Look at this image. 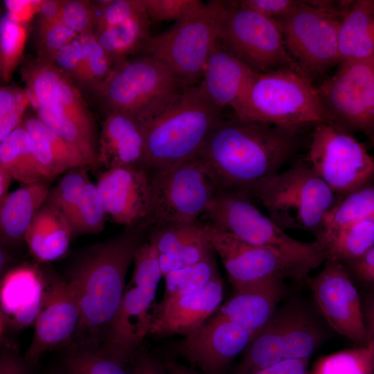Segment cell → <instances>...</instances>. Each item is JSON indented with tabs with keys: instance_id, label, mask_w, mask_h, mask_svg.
I'll return each instance as SVG.
<instances>
[{
	"instance_id": "obj_1",
	"label": "cell",
	"mask_w": 374,
	"mask_h": 374,
	"mask_svg": "<svg viewBox=\"0 0 374 374\" xmlns=\"http://www.w3.org/2000/svg\"><path fill=\"white\" fill-rule=\"evenodd\" d=\"M301 133L244 121L233 114L219 122L197 157L220 190L251 196L257 184L280 172L296 157L301 147Z\"/></svg>"
},
{
	"instance_id": "obj_2",
	"label": "cell",
	"mask_w": 374,
	"mask_h": 374,
	"mask_svg": "<svg viewBox=\"0 0 374 374\" xmlns=\"http://www.w3.org/2000/svg\"><path fill=\"white\" fill-rule=\"evenodd\" d=\"M147 234L148 229L142 226L125 228L87 247L70 266L66 280L80 311L75 346H101L122 300L128 269Z\"/></svg>"
},
{
	"instance_id": "obj_3",
	"label": "cell",
	"mask_w": 374,
	"mask_h": 374,
	"mask_svg": "<svg viewBox=\"0 0 374 374\" xmlns=\"http://www.w3.org/2000/svg\"><path fill=\"white\" fill-rule=\"evenodd\" d=\"M20 74L37 117L87 166H98L99 132L77 84L52 62L38 57H24Z\"/></svg>"
},
{
	"instance_id": "obj_4",
	"label": "cell",
	"mask_w": 374,
	"mask_h": 374,
	"mask_svg": "<svg viewBox=\"0 0 374 374\" xmlns=\"http://www.w3.org/2000/svg\"><path fill=\"white\" fill-rule=\"evenodd\" d=\"M222 112L200 84L185 87L161 113L143 124L145 165L161 170L197 157L224 118Z\"/></svg>"
},
{
	"instance_id": "obj_5",
	"label": "cell",
	"mask_w": 374,
	"mask_h": 374,
	"mask_svg": "<svg viewBox=\"0 0 374 374\" xmlns=\"http://www.w3.org/2000/svg\"><path fill=\"white\" fill-rule=\"evenodd\" d=\"M251 196L259 199L269 217L283 231H305L315 239L323 233L328 215L341 200L305 157L261 180Z\"/></svg>"
},
{
	"instance_id": "obj_6",
	"label": "cell",
	"mask_w": 374,
	"mask_h": 374,
	"mask_svg": "<svg viewBox=\"0 0 374 374\" xmlns=\"http://www.w3.org/2000/svg\"><path fill=\"white\" fill-rule=\"evenodd\" d=\"M202 217L217 229L273 251L305 278L326 260L318 240L305 242L288 235L258 210L247 193L220 190Z\"/></svg>"
},
{
	"instance_id": "obj_7",
	"label": "cell",
	"mask_w": 374,
	"mask_h": 374,
	"mask_svg": "<svg viewBox=\"0 0 374 374\" xmlns=\"http://www.w3.org/2000/svg\"><path fill=\"white\" fill-rule=\"evenodd\" d=\"M185 88L158 60L142 55L116 65L89 92L104 114L118 112L144 124L161 113Z\"/></svg>"
},
{
	"instance_id": "obj_8",
	"label": "cell",
	"mask_w": 374,
	"mask_h": 374,
	"mask_svg": "<svg viewBox=\"0 0 374 374\" xmlns=\"http://www.w3.org/2000/svg\"><path fill=\"white\" fill-rule=\"evenodd\" d=\"M234 115L303 132L327 123L317 87L298 72L281 69L257 73Z\"/></svg>"
},
{
	"instance_id": "obj_9",
	"label": "cell",
	"mask_w": 374,
	"mask_h": 374,
	"mask_svg": "<svg viewBox=\"0 0 374 374\" xmlns=\"http://www.w3.org/2000/svg\"><path fill=\"white\" fill-rule=\"evenodd\" d=\"M226 2L209 1L191 17L152 36L139 53L162 62L185 87L195 85L217 40Z\"/></svg>"
},
{
	"instance_id": "obj_10",
	"label": "cell",
	"mask_w": 374,
	"mask_h": 374,
	"mask_svg": "<svg viewBox=\"0 0 374 374\" xmlns=\"http://www.w3.org/2000/svg\"><path fill=\"white\" fill-rule=\"evenodd\" d=\"M217 40L256 73L288 69L299 73L276 22L245 6L240 1L226 2Z\"/></svg>"
},
{
	"instance_id": "obj_11",
	"label": "cell",
	"mask_w": 374,
	"mask_h": 374,
	"mask_svg": "<svg viewBox=\"0 0 374 374\" xmlns=\"http://www.w3.org/2000/svg\"><path fill=\"white\" fill-rule=\"evenodd\" d=\"M341 19L312 1L299 0L290 13L276 21L298 71L312 82L340 63Z\"/></svg>"
},
{
	"instance_id": "obj_12",
	"label": "cell",
	"mask_w": 374,
	"mask_h": 374,
	"mask_svg": "<svg viewBox=\"0 0 374 374\" xmlns=\"http://www.w3.org/2000/svg\"><path fill=\"white\" fill-rule=\"evenodd\" d=\"M316 87L327 123L353 135L374 132V55L340 62Z\"/></svg>"
},
{
	"instance_id": "obj_13",
	"label": "cell",
	"mask_w": 374,
	"mask_h": 374,
	"mask_svg": "<svg viewBox=\"0 0 374 374\" xmlns=\"http://www.w3.org/2000/svg\"><path fill=\"white\" fill-rule=\"evenodd\" d=\"M155 197L146 228L199 220L220 188L202 160L195 157L154 170Z\"/></svg>"
},
{
	"instance_id": "obj_14",
	"label": "cell",
	"mask_w": 374,
	"mask_h": 374,
	"mask_svg": "<svg viewBox=\"0 0 374 374\" xmlns=\"http://www.w3.org/2000/svg\"><path fill=\"white\" fill-rule=\"evenodd\" d=\"M305 158L340 199L374 179V158L366 146L326 122L312 128Z\"/></svg>"
},
{
	"instance_id": "obj_15",
	"label": "cell",
	"mask_w": 374,
	"mask_h": 374,
	"mask_svg": "<svg viewBox=\"0 0 374 374\" xmlns=\"http://www.w3.org/2000/svg\"><path fill=\"white\" fill-rule=\"evenodd\" d=\"M205 236L226 271L233 292L273 278H305L273 251L249 243L202 221Z\"/></svg>"
},
{
	"instance_id": "obj_16",
	"label": "cell",
	"mask_w": 374,
	"mask_h": 374,
	"mask_svg": "<svg viewBox=\"0 0 374 374\" xmlns=\"http://www.w3.org/2000/svg\"><path fill=\"white\" fill-rule=\"evenodd\" d=\"M254 335L253 332L215 312L190 335L173 341L169 350L203 374H225Z\"/></svg>"
},
{
	"instance_id": "obj_17",
	"label": "cell",
	"mask_w": 374,
	"mask_h": 374,
	"mask_svg": "<svg viewBox=\"0 0 374 374\" xmlns=\"http://www.w3.org/2000/svg\"><path fill=\"white\" fill-rule=\"evenodd\" d=\"M305 281L329 325L338 333L358 345L368 343L362 305L345 265L326 260L317 274Z\"/></svg>"
},
{
	"instance_id": "obj_18",
	"label": "cell",
	"mask_w": 374,
	"mask_h": 374,
	"mask_svg": "<svg viewBox=\"0 0 374 374\" xmlns=\"http://www.w3.org/2000/svg\"><path fill=\"white\" fill-rule=\"evenodd\" d=\"M154 175L145 164L113 168L98 175L96 185L116 223L146 228L154 204Z\"/></svg>"
},
{
	"instance_id": "obj_19",
	"label": "cell",
	"mask_w": 374,
	"mask_h": 374,
	"mask_svg": "<svg viewBox=\"0 0 374 374\" xmlns=\"http://www.w3.org/2000/svg\"><path fill=\"white\" fill-rule=\"evenodd\" d=\"M79 317L78 300L71 285L66 279L47 271L44 301L24 356L38 364L46 352L74 347Z\"/></svg>"
},
{
	"instance_id": "obj_20",
	"label": "cell",
	"mask_w": 374,
	"mask_h": 374,
	"mask_svg": "<svg viewBox=\"0 0 374 374\" xmlns=\"http://www.w3.org/2000/svg\"><path fill=\"white\" fill-rule=\"evenodd\" d=\"M93 33L109 57L112 67L140 53L151 38L150 20L143 0L93 1Z\"/></svg>"
},
{
	"instance_id": "obj_21",
	"label": "cell",
	"mask_w": 374,
	"mask_h": 374,
	"mask_svg": "<svg viewBox=\"0 0 374 374\" xmlns=\"http://www.w3.org/2000/svg\"><path fill=\"white\" fill-rule=\"evenodd\" d=\"M47 271L37 264L15 266L1 277L0 288L1 345L17 347L15 338L34 327L46 286Z\"/></svg>"
},
{
	"instance_id": "obj_22",
	"label": "cell",
	"mask_w": 374,
	"mask_h": 374,
	"mask_svg": "<svg viewBox=\"0 0 374 374\" xmlns=\"http://www.w3.org/2000/svg\"><path fill=\"white\" fill-rule=\"evenodd\" d=\"M157 287L130 281L113 318L100 349L115 360L132 362L150 334Z\"/></svg>"
},
{
	"instance_id": "obj_23",
	"label": "cell",
	"mask_w": 374,
	"mask_h": 374,
	"mask_svg": "<svg viewBox=\"0 0 374 374\" xmlns=\"http://www.w3.org/2000/svg\"><path fill=\"white\" fill-rule=\"evenodd\" d=\"M224 282L220 276L192 294L163 299L156 303L150 334L186 337L206 322L220 308Z\"/></svg>"
},
{
	"instance_id": "obj_24",
	"label": "cell",
	"mask_w": 374,
	"mask_h": 374,
	"mask_svg": "<svg viewBox=\"0 0 374 374\" xmlns=\"http://www.w3.org/2000/svg\"><path fill=\"white\" fill-rule=\"evenodd\" d=\"M257 73L217 40L204 65L200 85L215 105L222 109L230 107L234 111Z\"/></svg>"
},
{
	"instance_id": "obj_25",
	"label": "cell",
	"mask_w": 374,
	"mask_h": 374,
	"mask_svg": "<svg viewBox=\"0 0 374 374\" xmlns=\"http://www.w3.org/2000/svg\"><path fill=\"white\" fill-rule=\"evenodd\" d=\"M145 148L143 123L118 112L105 114L99 132L98 166L107 170L145 164Z\"/></svg>"
},
{
	"instance_id": "obj_26",
	"label": "cell",
	"mask_w": 374,
	"mask_h": 374,
	"mask_svg": "<svg viewBox=\"0 0 374 374\" xmlns=\"http://www.w3.org/2000/svg\"><path fill=\"white\" fill-rule=\"evenodd\" d=\"M283 280L273 278L233 292L215 313L256 335L275 313L284 294Z\"/></svg>"
},
{
	"instance_id": "obj_27",
	"label": "cell",
	"mask_w": 374,
	"mask_h": 374,
	"mask_svg": "<svg viewBox=\"0 0 374 374\" xmlns=\"http://www.w3.org/2000/svg\"><path fill=\"white\" fill-rule=\"evenodd\" d=\"M51 188L49 181L24 184L0 199L1 246L8 250L25 242L28 229Z\"/></svg>"
},
{
	"instance_id": "obj_28",
	"label": "cell",
	"mask_w": 374,
	"mask_h": 374,
	"mask_svg": "<svg viewBox=\"0 0 374 374\" xmlns=\"http://www.w3.org/2000/svg\"><path fill=\"white\" fill-rule=\"evenodd\" d=\"M73 236L69 219L46 201L28 228L25 242L30 256L41 264L63 257Z\"/></svg>"
},
{
	"instance_id": "obj_29",
	"label": "cell",
	"mask_w": 374,
	"mask_h": 374,
	"mask_svg": "<svg viewBox=\"0 0 374 374\" xmlns=\"http://www.w3.org/2000/svg\"><path fill=\"white\" fill-rule=\"evenodd\" d=\"M21 125L32 136L37 166L44 181L51 182L74 167L87 166L68 144L49 129L35 112L26 113Z\"/></svg>"
},
{
	"instance_id": "obj_30",
	"label": "cell",
	"mask_w": 374,
	"mask_h": 374,
	"mask_svg": "<svg viewBox=\"0 0 374 374\" xmlns=\"http://www.w3.org/2000/svg\"><path fill=\"white\" fill-rule=\"evenodd\" d=\"M148 242L159 253L180 256L187 265L200 262L215 251L208 242L202 221L154 225L148 229Z\"/></svg>"
},
{
	"instance_id": "obj_31",
	"label": "cell",
	"mask_w": 374,
	"mask_h": 374,
	"mask_svg": "<svg viewBox=\"0 0 374 374\" xmlns=\"http://www.w3.org/2000/svg\"><path fill=\"white\" fill-rule=\"evenodd\" d=\"M340 62L374 55V0H350L341 19Z\"/></svg>"
},
{
	"instance_id": "obj_32",
	"label": "cell",
	"mask_w": 374,
	"mask_h": 374,
	"mask_svg": "<svg viewBox=\"0 0 374 374\" xmlns=\"http://www.w3.org/2000/svg\"><path fill=\"white\" fill-rule=\"evenodd\" d=\"M0 168L23 184L44 181L37 166L32 136L21 124L0 141Z\"/></svg>"
},
{
	"instance_id": "obj_33",
	"label": "cell",
	"mask_w": 374,
	"mask_h": 374,
	"mask_svg": "<svg viewBox=\"0 0 374 374\" xmlns=\"http://www.w3.org/2000/svg\"><path fill=\"white\" fill-rule=\"evenodd\" d=\"M315 240L321 244L326 260L343 264L355 260L374 246V219L354 222Z\"/></svg>"
},
{
	"instance_id": "obj_34",
	"label": "cell",
	"mask_w": 374,
	"mask_h": 374,
	"mask_svg": "<svg viewBox=\"0 0 374 374\" xmlns=\"http://www.w3.org/2000/svg\"><path fill=\"white\" fill-rule=\"evenodd\" d=\"M374 219V181L343 197L328 215L324 230L317 239L354 222Z\"/></svg>"
},
{
	"instance_id": "obj_35",
	"label": "cell",
	"mask_w": 374,
	"mask_h": 374,
	"mask_svg": "<svg viewBox=\"0 0 374 374\" xmlns=\"http://www.w3.org/2000/svg\"><path fill=\"white\" fill-rule=\"evenodd\" d=\"M308 374H374V339L365 345L322 356Z\"/></svg>"
},
{
	"instance_id": "obj_36",
	"label": "cell",
	"mask_w": 374,
	"mask_h": 374,
	"mask_svg": "<svg viewBox=\"0 0 374 374\" xmlns=\"http://www.w3.org/2000/svg\"><path fill=\"white\" fill-rule=\"evenodd\" d=\"M122 364L98 348L74 347L66 350L60 366L64 374H132Z\"/></svg>"
},
{
	"instance_id": "obj_37",
	"label": "cell",
	"mask_w": 374,
	"mask_h": 374,
	"mask_svg": "<svg viewBox=\"0 0 374 374\" xmlns=\"http://www.w3.org/2000/svg\"><path fill=\"white\" fill-rule=\"evenodd\" d=\"M28 25L17 22L6 12L0 23V76L4 83L12 78L14 71L22 62Z\"/></svg>"
},
{
	"instance_id": "obj_38",
	"label": "cell",
	"mask_w": 374,
	"mask_h": 374,
	"mask_svg": "<svg viewBox=\"0 0 374 374\" xmlns=\"http://www.w3.org/2000/svg\"><path fill=\"white\" fill-rule=\"evenodd\" d=\"M108 215L96 185L89 180L69 220L74 236L103 231Z\"/></svg>"
},
{
	"instance_id": "obj_39",
	"label": "cell",
	"mask_w": 374,
	"mask_h": 374,
	"mask_svg": "<svg viewBox=\"0 0 374 374\" xmlns=\"http://www.w3.org/2000/svg\"><path fill=\"white\" fill-rule=\"evenodd\" d=\"M88 168L85 166L71 168L50 190L46 202L55 206L69 220L90 180Z\"/></svg>"
},
{
	"instance_id": "obj_40",
	"label": "cell",
	"mask_w": 374,
	"mask_h": 374,
	"mask_svg": "<svg viewBox=\"0 0 374 374\" xmlns=\"http://www.w3.org/2000/svg\"><path fill=\"white\" fill-rule=\"evenodd\" d=\"M30 105L26 88L15 84L0 88V141L18 127Z\"/></svg>"
},
{
	"instance_id": "obj_41",
	"label": "cell",
	"mask_w": 374,
	"mask_h": 374,
	"mask_svg": "<svg viewBox=\"0 0 374 374\" xmlns=\"http://www.w3.org/2000/svg\"><path fill=\"white\" fill-rule=\"evenodd\" d=\"M78 39L82 46L89 80L87 91H90L105 79L112 69V63L93 32L79 35Z\"/></svg>"
},
{
	"instance_id": "obj_42",
	"label": "cell",
	"mask_w": 374,
	"mask_h": 374,
	"mask_svg": "<svg viewBox=\"0 0 374 374\" xmlns=\"http://www.w3.org/2000/svg\"><path fill=\"white\" fill-rule=\"evenodd\" d=\"M150 21H184L199 12L206 3L199 0H143Z\"/></svg>"
},
{
	"instance_id": "obj_43",
	"label": "cell",
	"mask_w": 374,
	"mask_h": 374,
	"mask_svg": "<svg viewBox=\"0 0 374 374\" xmlns=\"http://www.w3.org/2000/svg\"><path fill=\"white\" fill-rule=\"evenodd\" d=\"M78 35L61 21L51 24H37V57L53 62L56 53L62 47L71 43Z\"/></svg>"
},
{
	"instance_id": "obj_44",
	"label": "cell",
	"mask_w": 374,
	"mask_h": 374,
	"mask_svg": "<svg viewBox=\"0 0 374 374\" xmlns=\"http://www.w3.org/2000/svg\"><path fill=\"white\" fill-rule=\"evenodd\" d=\"M52 62L69 75L80 89H88L89 80L78 37L62 47L56 53Z\"/></svg>"
},
{
	"instance_id": "obj_45",
	"label": "cell",
	"mask_w": 374,
	"mask_h": 374,
	"mask_svg": "<svg viewBox=\"0 0 374 374\" xmlns=\"http://www.w3.org/2000/svg\"><path fill=\"white\" fill-rule=\"evenodd\" d=\"M60 21L78 35L93 32V3L85 0H64Z\"/></svg>"
},
{
	"instance_id": "obj_46",
	"label": "cell",
	"mask_w": 374,
	"mask_h": 374,
	"mask_svg": "<svg viewBox=\"0 0 374 374\" xmlns=\"http://www.w3.org/2000/svg\"><path fill=\"white\" fill-rule=\"evenodd\" d=\"M38 364L21 355L18 347L1 345L0 374H38Z\"/></svg>"
},
{
	"instance_id": "obj_47",
	"label": "cell",
	"mask_w": 374,
	"mask_h": 374,
	"mask_svg": "<svg viewBox=\"0 0 374 374\" xmlns=\"http://www.w3.org/2000/svg\"><path fill=\"white\" fill-rule=\"evenodd\" d=\"M245 6L277 21L290 13L296 6L299 0H242Z\"/></svg>"
},
{
	"instance_id": "obj_48",
	"label": "cell",
	"mask_w": 374,
	"mask_h": 374,
	"mask_svg": "<svg viewBox=\"0 0 374 374\" xmlns=\"http://www.w3.org/2000/svg\"><path fill=\"white\" fill-rule=\"evenodd\" d=\"M43 0L4 1L7 14L12 20L28 25L35 15L39 12Z\"/></svg>"
},
{
	"instance_id": "obj_49",
	"label": "cell",
	"mask_w": 374,
	"mask_h": 374,
	"mask_svg": "<svg viewBox=\"0 0 374 374\" xmlns=\"http://www.w3.org/2000/svg\"><path fill=\"white\" fill-rule=\"evenodd\" d=\"M132 364V374H166L163 363L142 345L135 355Z\"/></svg>"
},
{
	"instance_id": "obj_50",
	"label": "cell",
	"mask_w": 374,
	"mask_h": 374,
	"mask_svg": "<svg viewBox=\"0 0 374 374\" xmlns=\"http://www.w3.org/2000/svg\"><path fill=\"white\" fill-rule=\"evenodd\" d=\"M309 359L284 360L252 374H308Z\"/></svg>"
},
{
	"instance_id": "obj_51",
	"label": "cell",
	"mask_w": 374,
	"mask_h": 374,
	"mask_svg": "<svg viewBox=\"0 0 374 374\" xmlns=\"http://www.w3.org/2000/svg\"><path fill=\"white\" fill-rule=\"evenodd\" d=\"M64 0H43L37 13V24L60 21Z\"/></svg>"
},
{
	"instance_id": "obj_52",
	"label": "cell",
	"mask_w": 374,
	"mask_h": 374,
	"mask_svg": "<svg viewBox=\"0 0 374 374\" xmlns=\"http://www.w3.org/2000/svg\"><path fill=\"white\" fill-rule=\"evenodd\" d=\"M159 262L163 277L171 271L187 266L180 256L173 253H159Z\"/></svg>"
},
{
	"instance_id": "obj_53",
	"label": "cell",
	"mask_w": 374,
	"mask_h": 374,
	"mask_svg": "<svg viewBox=\"0 0 374 374\" xmlns=\"http://www.w3.org/2000/svg\"><path fill=\"white\" fill-rule=\"evenodd\" d=\"M362 312L368 341L374 339V292L366 297Z\"/></svg>"
},
{
	"instance_id": "obj_54",
	"label": "cell",
	"mask_w": 374,
	"mask_h": 374,
	"mask_svg": "<svg viewBox=\"0 0 374 374\" xmlns=\"http://www.w3.org/2000/svg\"><path fill=\"white\" fill-rule=\"evenodd\" d=\"M166 374H203L197 370L172 359L164 361Z\"/></svg>"
},
{
	"instance_id": "obj_55",
	"label": "cell",
	"mask_w": 374,
	"mask_h": 374,
	"mask_svg": "<svg viewBox=\"0 0 374 374\" xmlns=\"http://www.w3.org/2000/svg\"><path fill=\"white\" fill-rule=\"evenodd\" d=\"M14 262V258L8 250L1 246L0 248V274L1 277L10 271Z\"/></svg>"
},
{
	"instance_id": "obj_56",
	"label": "cell",
	"mask_w": 374,
	"mask_h": 374,
	"mask_svg": "<svg viewBox=\"0 0 374 374\" xmlns=\"http://www.w3.org/2000/svg\"><path fill=\"white\" fill-rule=\"evenodd\" d=\"M12 175L6 169L0 168V199L6 196L12 180Z\"/></svg>"
},
{
	"instance_id": "obj_57",
	"label": "cell",
	"mask_w": 374,
	"mask_h": 374,
	"mask_svg": "<svg viewBox=\"0 0 374 374\" xmlns=\"http://www.w3.org/2000/svg\"><path fill=\"white\" fill-rule=\"evenodd\" d=\"M368 139H367V143L368 144V145L373 149L374 150V132L371 134L368 137H367Z\"/></svg>"
},
{
	"instance_id": "obj_58",
	"label": "cell",
	"mask_w": 374,
	"mask_h": 374,
	"mask_svg": "<svg viewBox=\"0 0 374 374\" xmlns=\"http://www.w3.org/2000/svg\"><path fill=\"white\" fill-rule=\"evenodd\" d=\"M38 374H64V373L62 370L61 369V368L60 367L57 370H54V371H48L43 373H38Z\"/></svg>"
},
{
	"instance_id": "obj_59",
	"label": "cell",
	"mask_w": 374,
	"mask_h": 374,
	"mask_svg": "<svg viewBox=\"0 0 374 374\" xmlns=\"http://www.w3.org/2000/svg\"><path fill=\"white\" fill-rule=\"evenodd\" d=\"M373 181H374V179H373Z\"/></svg>"
}]
</instances>
